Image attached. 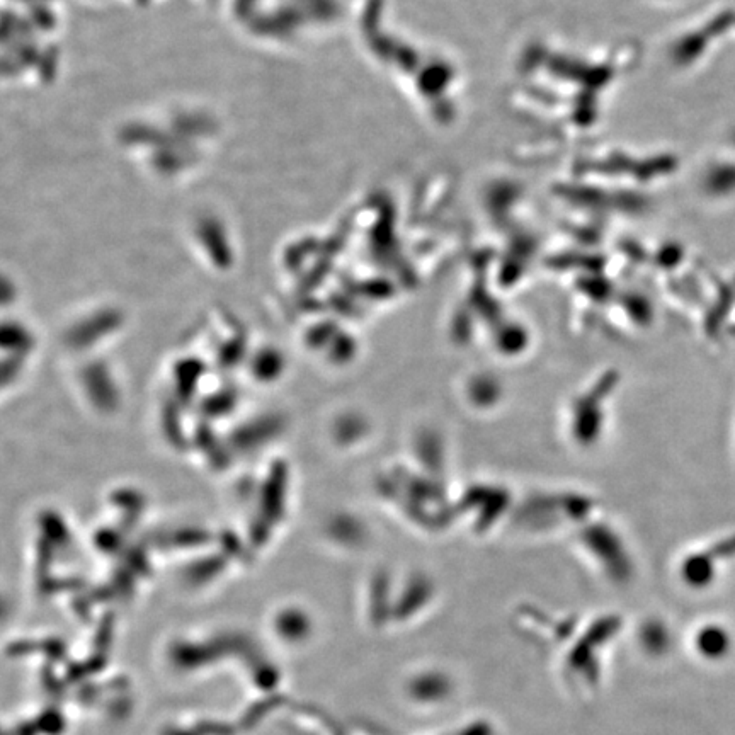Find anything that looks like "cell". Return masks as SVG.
<instances>
[{"label":"cell","mask_w":735,"mask_h":735,"mask_svg":"<svg viewBox=\"0 0 735 735\" xmlns=\"http://www.w3.org/2000/svg\"><path fill=\"white\" fill-rule=\"evenodd\" d=\"M700 647L707 656H720V652L724 654V650L727 649V637L724 632L710 628L701 633Z\"/></svg>","instance_id":"1"}]
</instances>
